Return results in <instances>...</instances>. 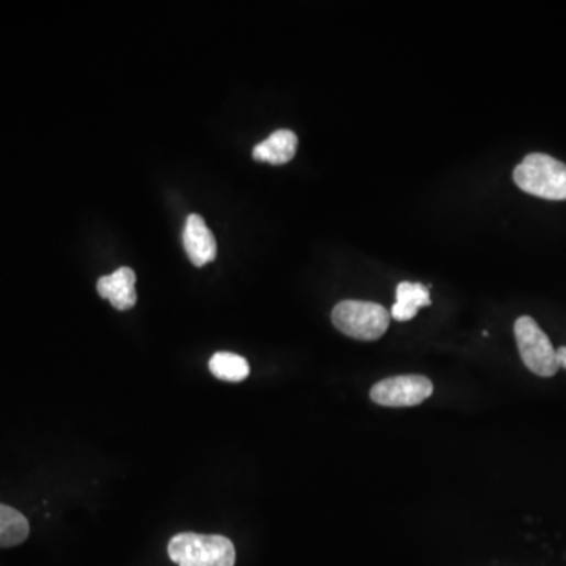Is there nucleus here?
Wrapping results in <instances>:
<instances>
[{"mask_svg": "<svg viewBox=\"0 0 566 566\" xmlns=\"http://www.w3.org/2000/svg\"><path fill=\"white\" fill-rule=\"evenodd\" d=\"M210 370L215 378L229 382L244 381L251 374L247 360L233 353H215L210 360Z\"/></svg>", "mask_w": 566, "mask_h": 566, "instance_id": "obj_11", "label": "nucleus"}, {"mask_svg": "<svg viewBox=\"0 0 566 566\" xmlns=\"http://www.w3.org/2000/svg\"><path fill=\"white\" fill-rule=\"evenodd\" d=\"M431 306L430 291L425 285L401 282L397 287V302L390 317L397 321H409L418 315L420 307Z\"/></svg>", "mask_w": 566, "mask_h": 566, "instance_id": "obj_9", "label": "nucleus"}, {"mask_svg": "<svg viewBox=\"0 0 566 566\" xmlns=\"http://www.w3.org/2000/svg\"><path fill=\"white\" fill-rule=\"evenodd\" d=\"M555 354H557L558 368L562 367L566 370V346H562V348L555 349Z\"/></svg>", "mask_w": 566, "mask_h": 566, "instance_id": "obj_12", "label": "nucleus"}, {"mask_svg": "<svg viewBox=\"0 0 566 566\" xmlns=\"http://www.w3.org/2000/svg\"><path fill=\"white\" fill-rule=\"evenodd\" d=\"M169 557L178 566H235L236 551L225 536L188 532L170 540Z\"/></svg>", "mask_w": 566, "mask_h": 566, "instance_id": "obj_1", "label": "nucleus"}, {"mask_svg": "<svg viewBox=\"0 0 566 566\" xmlns=\"http://www.w3.org/2000/svg\"><path fill=\"white\" fill-rule=\"evenodd\" d=\"M332 323L348 337L374 342L386 334L390 313L386 307L376 302L346 299L332 310Z\"/></svg>", "mask_w": 566, "mask_h": 566, "instance_id": "obj_3", "label": "nucleus"}, {"mask_svg": "<svg viewBox=\"0 0 566 566\" xmlns=\"http://www.w3.org/2000/svg\"><path fill=\"white\" fill-rule=\"evenodd\" d=\"M298 149V137L293 131H274L271 136L263 141L254 148V159L260 163H269L273 166H282L295 158Z\"/></svg>", "mask_w": 566, "mask_h": 566, "instance_id": "obj_8", "label": "nucleus"}, {"mask_svg": "<svg viewBox=\"0 0 566 566\" xmlns=\"http://www.w3.org/2000/svg\"><path fill=\"white\" fill-rule=\"evenodd\" d=\"M513 180L522 191L546 200H566V164L532 153L513 171Z\"/></svg>", "mask_w": 566, "mask_h": 566, "instance_id": "obj_2", "label": "nucleus"}, {"mask_svg": "<svg viewBox=\"0 0 566 566\" xmlns=\"http://www.w3.org/2000/svg\"><path fill=\"white\" fill-rule=\"evenodd\" d=\"M98 293L108 299L116 310H130L136 306V274L131 268L116 269L109 276H102L97 284Z\"/></svg>", "mask_w": 566, "mask_h": 566, "instance_id": "obj_7", "label": "nucleus"}, {"mask_svg": "<svg viewBox=\"0 0 566 566\" xmlns=\"http://www.w3.org/2000/svg\"><path fill=\"white\" fill-rule=\"evenodd\" d=\"M182 246L193 266L200 268L214 260L215 249H218L214 235L199 214H191L186 219Z\"/></svg>", "mask_w": 566, "mask_h": 566, "instance_id": "obj_6", "label": "nucleus"}, {"mask_svg": "<svg viewBox=\"0 0 566 566\" xmlns=\"http://www.w3.org/2000/svg\"><path fill=\"white\" fill-rule=\"evenodd\" d=\"M29 521L21 511L0 503V547H13L27 540Z\"/></svg>", "mask_w": 566, "mask_h": 566, "instance_id": "obj_10", "label": "nucleus"}, {"mask_svg": "<svg viewBox=\"0 0 566 566\" xmlns=\"http://www.w3.org/2000/svg\"><path fill=\"white\" fill-rule=\"evenodd\" d=\"M514 337L525 367L542 378H551L558 371L557 354L550 337L531 317L518 318Z\"/></svg>", "mask_w": 566, "mask_h": 566, "instance_id": "obj_4", "label": "nucleus"}, {"mask_svg": "<svg viewBox=\"0 0 566 566\" xmlns=\"http://www.w3.org/2000/svg\"><path fill=\"white\" fill-rule=\"evenodd\" d=\"M433 382L422 375H401L376 382L370 398L379 407L411 408L433 396Z\"/></svg>", "mask_w": 566, "mask_h": 566, "instance_id": "obj_5", "label": "nucleus"}]
</instances>
